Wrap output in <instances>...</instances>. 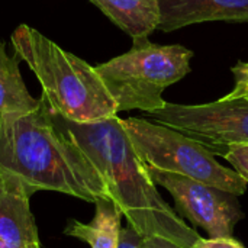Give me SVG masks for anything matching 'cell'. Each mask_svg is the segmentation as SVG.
<instances>
[{
	"mask_svg": "<svg viewBox=\"0 0 248 248\" xmlns=\"http://www.w3.org/2000/svg\"><path fill=\"white\" fill-rule=\"evenodd\" d=\"M51 116L93 163L110 199L142 237H163L185 248H192L201 238L161 198L118 115L89 124L71 122L52 113Z\"/></svg>",
	"mask_w": 248,
	"mask_h": 248,
	"instance_id": "6da1fadb",
	"label": "cell"
},
{
	"mask_svg": "<svg viewBox=\"0 0 248 248\" xmlns=\"http://www.w3.org/2000/svg\"><path fill=\"white\" fill-rule=\"evenodd\" d=\"M0 171L16 176L32 195L48 190L90 203L110 199L102 174L42 100L35 110L0 115Z\"/></svg>",
	"mask_w": 248,
	"mask_h": 248,
	"instance_id": "7a4b0ae2",
	"label": "cell"
},
{
	"mask_svg": "<svg viewBox=\"0 0 248 248\" xmlns=\"http://www.w3.org/2000/svg\"><path fill=\"white\" fill-rule=\"evenodd\" d=\"M10 42L15 55L36 76L42 87L41 100L52 115L77 124L118 115L116 102L96 67L25 23L15 29Z\"/></svg>",
	"mask_w": 248,
	"mask_h": 248,
	"instance_id": "3957f363",
	"label": "cell"
},
{
	"mask_svg": "<svg viewBox=\"0 0 248 248\" xmlns=\"http://www.w3.org/2000/svg\"><path fill=\"white\" fill-rule=\"evenodd\" d=\"M193 52L182 45H158L148 38L134 41L125 54L96 65L118 112H155L167 103L163 92L190 73Z\"/></svg>",
	"mask_w": 248,
	"mask_h": 248,
	"instance_id": "277c9868",
	"label": "cell"
},
{
	"mask_svg": "<svg viewBox=\"0 0 248 248\" xmlns=\"http://www.w3.org/2000/svg\"><path fill=\"white\" fill-rule=\"evenodd\" d=\"M122 124L147 166L202 182L235 196L246 193L247 180L234 169L219 164L215 154L196 140L144 118H126Z\"/></svg>",
	"mask_w": 248,
	"mask_h": 248,
	"instance_id": "5b68a950",
	"label": "cell"
},
{
	"mask_svg": "<svg viewBox=\"0 0 248 248\" xmlns=\"http://www.w3.org/2000/svg\"><path fill=\"white\" fill-rule=\"evenodd\" d=\"M161 125L196 140L221 157L230 145L248 144V99L215 100L202 105L166 103L148 113Z\"/></svg>",
	"mask_w": 248,
	"mask_h": 248,
	"instance_id": "8992f818",
	"label": "cell"
},
{
	"mask_svg": "<svg viewBox=\"0 0 248 248\" xmlns=\"http://www.w3.org/2000/svg\"><path fill=\"white\" fill-rule=\"evenodd\" d=\"M147 167L153 182L173 196L180 217L203 228L211 238L232 237L237 222L244 217L238 196L176 173Z\"/></svg>",
	"mask_w": 248,
	"mask_h": 248,
	"instance_id": "52a82bcc",
	"label": "cell"
},
{
	"mask_svg": "<svg viewBox=\"0 0 248 248\" xmlns=\"http://www.w3.org/2000/svg\"><path fill=\"white\" fill-rule=\"evenodd\" d=\"M31 196L16 176L0 171V240L12 248H42Z\"/></svg>",
	"mask_w": 248,
	"mask_h": 248,
	"instance_id": "ba28073f",
	"label": "cell"
},
{
	"mask_svg": "<svg viewBox=\"0 0 248 248\" xmlns=\"http://www.w3.org/2000/svg\"><path fill=\"white\" fill-rule=\"evenodd\" d=\"M219 20L248 22V0H160L158 29L164 32Z\"/></svg>",
	"mask_w": 248,
	"mask_h": 248,
	"instance_id": "9c48e42d",
	"label": "cell"
},
{
	"mask_svg": "<svg viewBox=\"0 0 248 248\" xmlns=\"http://www.w3.org/2000/svg\"><path fill=\"white\" fill-rule=\"evenodd\" d=\"M134 41L158 29L160 0H89Z\"/></svg>",
	"mask_w": 248,
	"mask_h": 248,
	"instance_id": "30bf717a",
	"label": "cell"
},
{
	"mask_svg": "<svg viewBox=\"0 0 248 248\" xmlns=\"http://www.w3.org/2000/svg\"><path fill=\"white\" fill-rule=\"evenodd\" d=\"M122 211L110 199L94 202V217L89 224L70 219L64 234L86 243L90 248H116L121 234Z\"/></svg>",
	"mask_w": 248,
	"mask_h": 248,
	"instance_id": "8fae6325",
	"label": "cell"
},
{
	"mask_svg": "<svg viewBox=\"0 0 248 248\" xmlns=\"http://www.w3.org/2000/svg\"><path fill=\"white\" fill-rule=\"evenodd\" d=\"M19 58L9 55L6 45L0 41V115L35 110L41 99H35L23 81Z\"/></svg>",
	"mask_w": 248,
	"mask_h": 248,
	"instance_id": "7c38bea8",
	"label": "cell"
},
{
	"mask_svg": "<svg viewBox=\"0 0 248 248\" xmlns=\"http://www.w3.org/2000/svg\"><path fill=\"white\" fill-rule=\"evenodd\" d=\"M222 157L248 182V144L230 145Z\"/></svg>",
	"mask_w": 248,
	"mask_h": 248,
	"instance_id": "4fadbf2b",
	"label": "cell"
},
{
	"mask_svg": "<svg viewBox=\"0 0 248 248\" xmlns=\"http://www.w3.org/2000/svg\"><path fill=\"white\" fill-rule=\"evenodd\" d=\"M234 74V89L225 94L224 100H235V99H244L248 97V62H238L232 67Z\"/></svg>",
	"mask_w": 248,
	"mask_h": 248,
	"instance_id": "5bb4252c",
	"label": "cell"
},
{
	"mask_svg": "<svg viewBox=\"0 0 248 248\" xmlns=\"http://www.w3.org/2000/svg\"><path fill=\"white\" fill-rule=\"evenodd\" d=\"M144 238L145 237H142L132 225L126 222V225L121 228L119 241H118L116 248H142Z\"/></svg>",
	"mask_w": 248,
	"mask_h": 248,
	"instance_id": "9a60e30c",
	"label": "cell"
},
{
	"mask_svg": "<svg viewBox=\"0 0 248 248\" xmlns=\"http://www.w3.org/2000/svg\"><path fill=\"white\" fill-rule=\"evenodd\" d=\"M192 248H246L240 241L232 237L221 238H199Z\"/></svg>",
	"mask_w": 248,
	"mask_h": 248,
	"instance_id": "2e32d148",
	"label": "cell"
},
{
	"mask_svg": "<svg viewBox=\"0 0 248 248\" xmlns=\"http://www.w3.org/2000/svg\"><path fill=\"white\" fill-rule=\"evenodd\" d=\"M142 248H185L163 237H145Z\"/></svg>",
	"mask_w": 248,
	"mask_h": 248,
	"instance_id": "e0dca14e",
	"label": "cell"
},
{
	"mask_svg": "<svg viewBox=\"0 0 248 248\" xmlns=\"http://www.w3.org/2000/svg\"><path fill=\"white\" fill-rule=\"evenodd\" d=\"M0 248H12V247H10L9 244H6L3 240H0Z\"/></svg>",
	"mask_w": 248,
	"mask_h": 248,
	"instance_id": "ac0fdd59",
	"label": "cell"
},
{
	"mask_svg": "<svg viewBox=\"0 0 248 248\" xmlns=\"http://www.w3.org/2000/svg\"><path fill=\"white\" fill-rule=\"evenodd\" d=\"M244 99H248V97H244Z\"/></svg>",
	"mask_w": 248,
	"mask_h": 248,
	"instance_id": "d6986e66",
	"label": "cell"
}]
</instances>
